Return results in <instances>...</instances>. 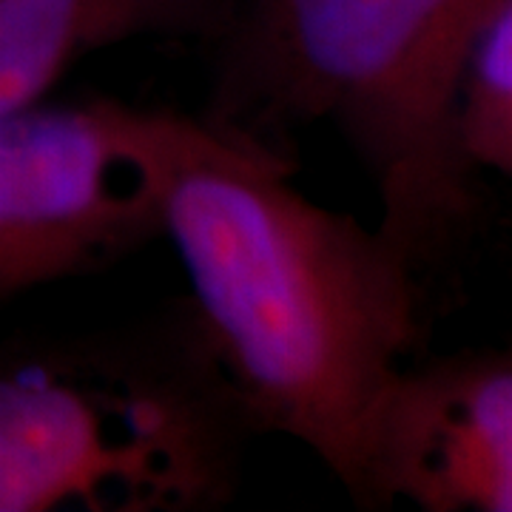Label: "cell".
<instances>
[{
  "label": "cell",
  "instance_id": "cell-5",
  "mask_svg": "<svg viewBox=\"0 0 512 512\" xmlns=\"http://www.w3.org/2000/svg\"><path fill=\"white\" fill-rule=\"evenodd\" d=\"M365 481V512L396 501L421 512H510V350L404 365L376 410Z\"/></svg>",
  "mask_w": 512,
  "mask_h": 512
},
{
  "label": "cell",
  "instance_id": "cell-1",
  "mask_svg": "<svg viewBox=\"0 0 512 512\" xmlns=\"http://www.w3.org/2000/svg\"><path fill=\"white\" fill-rule=\"evenodd\" d=\"M291 180L220 140L177 174L163 234L259 433L305 444L365 510L373 419L421 348L430 293L379 228Z\"/></svg>",
  "mask_w": 512,
  "mask_h": 512
},
{
  "label": "cell",
  "instance_id": "cell-7",
  "mask_svg": "<svg viewBox=\"0 0 512 512\" xmlns=\"http://www.w3.org/2000/svg\"><path fill=\"white\" fill-rule=\"evenodd\" d=\"M456 131L481 177H512V0L481 26L458 77Z\"/></svg>",
  "mask_w": 512,
  "mask_h": 512
},
{
  "label": "cell",
  "instance_id": "cell-2",
  "mask_svg": "<svg viewBox=\"0 0 512 512\" xmlns=\"http://www.w3.org/2000/svg\"><path fill=\"white\" fill-rule=\"evenodd\" d=\"M510 0H231L197 117L222 143L296 174V134L336 128L379 197V231L430 293L487 217L456 131L458 77Z\"/></svg>",
  "mask_w": 512,
  "mask_h": 512
},
{
  "label": "cell",
  "instance_id": "cell-6",
  "mask_svg": "<svg viewBox=\"0 0 512 512\" xmlns=\"http://www.w3.org/2000/svg\"><path fill=\"white\" fill-rule=\"evenodd\" d=\"M231 0H0V114L43 100L83 57L160 37L211 46Z\"/></svg>",
  "mask_w": 512,
  "mask_h": 512
},
{
  "label": "cell",
  "instance_id": "cell-3",
  "mask_svg": "<svg viewBox=\"0 0 512 512\" xmlns=\"http://www.w3.org/2000/svg\"><path fill=\"white\" fill-rule=\"evenodd\" d=\"M259 427L194 299L0 348V512H214Z\"/></svg>",
  "mask_w": 512,
  "mask_h": 512
},
{
  "label": "cell",
  "instance_id": "cell-4",
  "mask_svg": "<svg viewBox=\"0 0 512 512\" xmlns=\"http://www.w3.org/2000/svg\"><path fill=\"white\" fill-rule=\"evenodd\" d=\"M217 143L197 117L111 97L0 114V302L163 237L177 174Z\"/></svg>",
  "mask_w": 512,
  "mask_h": 512
}]
</instances>
